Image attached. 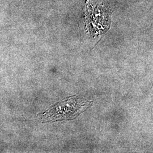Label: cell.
Segmentation results:
<instances>
[{
  "instance_id": "1",
  "label": "cell",
  "mask_w": 153,
  "mask_h": 153,
  "mask_svg": "<svg viewBox=\"0 0 153 153\" xmlns=\"http://www.w3.org/2000/svg\"><path fill=\"white\" fill-rule=\"evenodd\" d=\"M93 104V101L88 100L78 95L71 96L51 107L43 113L39 114L38 117L42 123L73 120Z\"/></svg>"
}]
</instances>
